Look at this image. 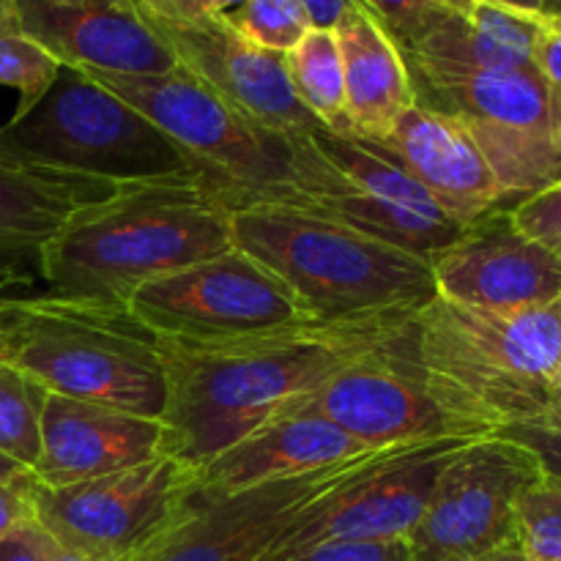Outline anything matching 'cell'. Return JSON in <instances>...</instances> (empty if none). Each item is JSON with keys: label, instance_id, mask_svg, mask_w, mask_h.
Wrapping results in <instances>:
<instances>
[{"label": "cell", "instance_id": "43", "mask_svg": "<svg viewBox=\"0 0 561 561\" xmlns=\"http://www.w3.org/2000/svg\"><path fill=\"white\" fill-rule=\"evenodd\" d=\"M493 3L510 5V9L531 11V14H542V5H540V0H493Z\"/></svg>", "mask_w": 561, "mask_h": 561}, {"label": "cell", "instance_id": "13", "mask_svg": "<svg viewBox=\"0 0 561 561\" xmlns=\"http://www.w3.org/2000/svg\"><path fill=\"white\" fill-rule=\"evenodd\" d=\"M409 323L387 343L356 356L310 392L285 403L277 414H318L370 449L444 438L474 442V436L433 400L411 356Z\"/></svg>", "mask_w": 561, "mask_h": 561}, {"label": "cell", "instance_id": "33", "mask_svg": "<svg viewBox=\"0 0 561 561\" xmlns=\"http://www.w3.org/2000/svg\"><path fill=\"white\" fill-rule=\"evenodd\" d=\"M285 561H414L405 540H334L305 548Z\"/></svg>", "mask_w": 561, "mask_h": 561}, {"label": "cell", "instance_id": "28", "mask_svg": "<svg viewBox=\"0 0 561 561\" xmlns=\"http://www.w3.org/2000/svg\"><path fill=\"white\" fill-rule=\"evenodd\" d=\"M247 42L272 53H290L312 22L299 0H247L236 14L225 16Z\"/></svg>", "mask_w": 561, "mask_h": 561}, {"label": "cell", "instance_id": "45", "mask_svg": "<svg viewBox=\"0 0 561 561\" xmlns=\"http://www.w3.org/2000/svg\"><path fill=\"white\" fill-rule=\"evenodd\" d=\"M438 3H442L444 9H449V11H453V14H460V16H466V14H469L471 9H474V3H477V0H438Z\"/></svg>", "mask_w": 561, "mask_h": 561}, {"label": "cell", "instance_id": "23", "mask_svg": "<svg viewBox=\"0 0 561 561\" xmlns=\"http://www.w3.org/2000/svg\"><path fill=\"white\" fill-rule=\"evenodd\" d=\"M118 186L0 151V250L38 252L80 208Z\"/></svg>", "mask_w": 561, "mask_h": 561}, {"label": "cell", "instance_id": "42", "mask_svg": "<svg viewBox=\"0 0 561 561\" xmlns=\"http://www.w3.org/2000/svg\"><path fill=\"white\" fill-rule=\"evenodd\" d=\"M47 561H93V559L82 557V553L69 551V548H64V546H58V542L49 540V548H47Z\"/></svg>", "mask_w": 561, "mask_h": 561}, {"label": "cell", "instance_id": "4", "mask_svg": "<svg viewBox=\"0 0 561 561\" xmlns=\"http://www.w3.org/2000/svg\"><path fill=\"white\" fill-rule=\"evenodd\" d=\"M233 247L274 274L312 321L403 318L438 296L431 263L310 208H236Z\"/></svg>", "mask_w": 561, "mask_h": 561}, {"label": "cell", "instance_id": "22", "mask_svg": "<svg viewBox=\"0 0 561 561\" xmlns=\"http://www.w3.org/2000/svg\"><path fill=\"white\" fill-rule=\"evenodd\" d=\"M345 75L351 137L378 142L414 107L409 66L389 33L359 5L334 25Z\"/></svg>", "mask_w": 561, "mask_h": 561}, {"label": "cell", "instance_id": "44", "mask_svg": "<svg viewBox=\"0 0 561 561\" xmlns=\"http://www.w3.org/2000/svg\"><path fill=\"white\" fill-rule=\"evenodd\" d=\"M244 3H247V0H211L214 14H219V16L236 14V11H239Z\"/></svg>", "mask_w": 561, "mask_h": 561}, {"label": "cell", "instance_id": "14", "mask_svg": "<svg viewBox=\"0 0 561 561\" xmlns=\"http://www.w3.org/2000/svg\"><path fill=\"white\" fill-rule=\"evenodd\" d=\"M403 449L409 447L373 449L312 474L266 482L228 496H192L184 518L170 526L137 561H261L301 510L359 480Z\"/></svg>", "mask_w": 561, "mask_h": 561}, {"label": "cell", "instance_id": "21", "mask_svg": "<svg viewBox=\"0 0 561 561\" xmlns=\"http://www.w3.org/2000/svg\"><path fill=\"white\" fill-rule=\"evenodd\" d=\"M373 453L318 414H274L195 471V499L228 496L266 482L312 474Z\"/></svg>", "mask_w": 561, "mask_h": 561}, {"label": "cell", "instance_id": "50", "mask_svg": "<svg viewBox=\"0 0 561 561\" xmlns=\"http://www.w3.org/2000/svg\"><path fill=\"white\" fill-rule=\"evenodd\" d=\"M129 3H137V0H129Z\"/></svg>", "mask_w": 561, "mask_h": 561}, {"label": "cell", "instance_id": "7", "mask_svg": "<svg viewBox=\"0 0 561 561\" xmlns=\"http://www.w3.org/2000/svg\"><path fill=\"white\" fill-rule=\"evenodd\" d=\"M82 75L113 91L162 129L186 157H192L203 175L222 190L233 208L255 203L310 208L294 181L285 142L241 118L184 66L162 75Z\"/></svg>", "mask_w": 561, "mask_h": 561}, {"label": "cell", "instance_id": "24", "mask_svg": "<svg viewBox=\"0 0 561 561\" xmlns=\"http://www.w3.org/2000/svg\"><path fill=\"white\" fill-rule=\"evenodd\" d=\"M540 20L542 14L477 0L469 14H449L420 47L403 55L460 69H526L535 66L531 58Z\"/></svg>", "mask_w": 561, "mask_h": 561}, {"label": "cell", "instance_id": "5", "mask_svg": "<svg viewBox=\"0 0 561 561\" xmlns=\"http://www.w3.org/2000/svg\"><path fill=\"white\" fill-rule=\"evenodd\" d=\"M0 362L49 394L162 420V340L129 307L36 294L0 307Z\"/></svg>", "mask_w": 561, "mask_h": 561}, {"label": "cell", "instance_id": "34", "mask_svg": "<svg viewBox=\"0 0 561 561\" xmlns=\"http://www.w3.org/2000/svg\"><path fill=\"white\" fill-rule=\"evenodd\" d=\"M44 290L38 252L0 250V307Z\"/></svg>", "mask_w": 561, "mask_h": 561}, {"label": "cell", "instance_id": "3", "mask_svg": "<svg viewBox=\"0 0 561 561\" xmlns=\"http://www.w3.org/2000/svg\"><path fill=\"white\" fill-rule=\"evenodd\" d=\"M409 345L433 400L474 438L496 436L559 392L561 299L504 312L436 296L411 316Z\"/></svg>", "mask_w": 561, "mask_h": 561}, {"label": "cell", "instance_id": "39", "mask_svg": "<svg viewBox=\"0 0 561 561\" xmlns=\"http://www.w3.org/2000/svg\"><path fill=\"white\" fill-rule=\"evenodd\" d=\"M301 9L310 16L312 27H323V31H334L340 16L354 5V0H299Z\"/></svg>", "mask_w": 561, "mask_h": 561}, {"label": "cell", "instance_id": "8", "mask_svg": "<svg viewBox=\"0 0 561 561\" xmlns=\"http://www.w3.org/2000/svg\"><path fill=\"white\" fill-rule=\"evenodd\" d=\"M414 104L453 115L469 129L502 184L510 208L561 179V140L551 88L535 66L460 69L403 55Z\"/></svg>", "mask_w": 561, "mask_h": 561}, {"label": "cell", "instance_id": "9", "mask_svg": "<svg viewBox=\"0 0 561 561\" xmlns=\"http://www.w3.org/2000/svg\"><path fill=\"white\" fill-rule=\"evenodd\" d=\"M294 181L312 211L348 225L367 239L431 261L453 244L463 225L373 142L332 131L285 142Z\"/></svg>", "mask_w": 561, "mask_h": 561}, {"label": "cell", "instance_id": "15", "mask_svg": "<svg viewBox=\"0 0 561 561\" xmlns=\"http://www.w3.org/2000/svg\"><path fill=\"white\" fill-rule=\"evenodd\" d=\"M466 438L416 444L327 493L296 515L261 561H285L334 540H409L431 504L444 463Z\"/></svg>", "mask_w": 561, "mask_h": 561}, {"label": "cell", "instance_id": "30", "mask_svg": "<svg viewBox=\"0 0 561 561\" xmlns=\"http://www.w3.org/2000/svg\"><path fill=\"white\" fill-rule=\"evenodd\" d=\"M354 3L389 33L400 53L420 47L453 14L438 0H354Z\"/></svg>", "mask_w": 561, "mask_h": 561}, {"label": "cell", "instance_id": "38", "mask_svg": "<svg viewBox=\"0 0 561 561\" xmlns=\"http://www.w3.org/2000/svg\"><path fill=\"white\" fill-rule=\"evenodd\" d=\"M31 485L33 480L22 482V485H5V482H0V540H5L11 531H16L22 524L33 520Z\"/></svg>", "mask_w": 561, "mask_h": 561}, {"label": "cell", "instance_id": "20", "mask_svg": "<svg viewBox=\"0 0 561 561\" xmlns=\"http://www.w3.org/2000/svg\"><path fill=\"white\" fill-rule=\"evenodd\" d=\"M373 146L389 153L433 203L463 228L496 208H510L485 153L453 115L414 104L394 129Z\"/></svg>", "mask_w": 561, "mask_h": 561}, {"label": "cell", "instance_id": "25", "mask_svg": "<svg viewBox=\"0 0 561 561\" xmlns=\"http://www.w3.org/2000/svg\"><path fill=\"white\" fill-rule=\"evenodd\" d=\"M285 69L299 102L327 126V131L351 137L343 58L334 31L310 27L305 38L285 53Z\"/></svg>", "mask_w": 561, "mask_h": 561}, {"label": "cell", "instance_id": "49", "mask_svg": "<svg viewBox=\"0 0 561 561\" xmlns=\"http://www.w3.org/2000/svg\"><path fill=\"white\" fill-rule=\"evenodd\" d=\"M559 389H561V370H559Z\"/></svg>", "mask_w": 561, "mask_h": 561}, {"label": "cell", "instance_id": "32", "mask_svg": "<svg viewBox=\"0 0 561 561\" xmlns=\"http://www.w3.org/2000/svg\"><path fill=\"white\" fill-rule=\"evenodd\" d=\"M515 225L561 263V179L510 208Z\"/></svg>", "mask_w": 561, "mask_h": 561}, {"label": "cell", "instance_id": "31", "mask_svg": "<svg viewBox=\"0 0 561 561\" xmlns=\"http://www.w3.org/2000/svg\"><path fill=\"white\" fill-rule=\"evenodd\" d=\"M499 436L524 444L540 460L546 474L561 480V389L548 400L546 409H540L529 420L507 425L504 431H499Z\"/></svg>", "mask_w": 561, "mask_h": 561}, {"label": "cell", "instance_id": "12", "mask_svg": "<svg viewBox=\"0 0 561 561\" xmlns=\"http://www.w3.org/2000/svg\"><path fill=\"white\" fill-rule=\"evenodd\" d=\"M540 460L507 436H485L449 455L414 531V561H469L518 537V502L540 477Z\"/></svg>", "mask_w": 561, "mask_h": 561}, {"label": "cell", "instance_id": "17", "mask_svg": "<svg viewBox=\"0 0 561 561\" xmlns=\"http://www.w3.org/2000/svg\"><path fill=\"white\" fill-rule=\"evenodd\" d=\"M433 283L442 299L482 310H540L561 299V263L496 208L463 228L433 255Z\"/></svg>", "mask_w": 561, "mask_h": 561}, {"label": "cell", "instance_id": "18", "mask_svg": "<svg viewBox=\"0 0 561 561\" xmlns=\"http://www.w3.org/2000/svg\"><path fill=\"white\" fill-rule=\"evenodd\" d=\"M11 27L60 66L107 75H162L173 49L129 0H9Z\"/></svg>", "mask_w": 561, "mask_h": 561}, {"label": "cell", "instance_id": "19", "mask_svg": "<svg viewBox=\"0 0 561 561\" xmlns=\"http://www.w3.org/2000/svg\"><path fill=\"white\" fill-rule=\"evenodd\" d=\"M162 442L164 425L157 416L47 392L31 474L42 488L99 480L162 455Z\"/></svg>", "mask_w": 561, "mask_h": 561}, {"label": "cell", "instance_id": "6", "mask_svg": "<svg viewBox=\"0 0 561 561\" xmlns=\"http://www.w3.org/2000/svg\"><path fill=\"white\" fill-rule=\"evenodd\" d=\"M0 151L110 184L206 179L146 115L69 66L31 110L0 126Z\"/></svg>", "mask_w": 561, "mask_h": 561}, {"label": "cell", "instance_id": "46", "mask_svg": "<svg viewBox=\"0 0 561 561\" xmlns=\"http://www.w3.org/2000/svg\"><path fill=\"white\" fill-rule=\"evenodd\" d=\"M551 107H553V126H557V135L561 140V88L551 91Z\"/></svg>", "mask_w": 561, "mask_h": 561}, {"label": "cell", "instance_id": "47", "mask_svg": "<svg viewBox=\"0 0 561 561\" xmlns=\"http://www.w3.org/2000/svg\"><path fill=\"white\" fill-rule=\"evenodd\" d=\"M542 14L548 16H561V0H540Z\"/></svg>", "mask_w": 561, "mask_h": 561}, {"label": "cell", "instance_id": "40", "mask_svg": "<svg viewBox=\"0 0 561 561\" xmlns=\"http://www.w3.org/2000/svg\"><path fill=\"white\" fill-rule=\"evenodd\" d=\"M33 474L27 466H22L20 460L9 458L5 453H0V482L5 485H22V482H31Z\"/></svg>", "mask_w": 561, "mask_h": 561}, {"label": "cell", "instance_id": "26", "mask_svg": "<svg viewBox=\"0 0 561 561\" xmlns=\"http://www.w3.org/2000/svg\"><path fill=\"white\" fill-rule=\"evenodd\" d=\"M44 389L0 362V453L33 469L38 458V420Z\"/></svg>", "mask_w": 561, "mask_h": 561}, {"label": "cell", "instance_id": "10", "mask_svg": "<svg viewBox=\"0 0 561 561\" xmlns=\"http://www.w3.org/2000/svg\"><path fill=\"white\" fill-rule=\"evenodd\" d=\"M195 471L170 455L66 488L31 485L33 520L93 561H137L192 507Z\"/></svg>", "mask_w": 561, "mask_h": 561}, {"label": "cell", "instance_id": "35", "mask_svg": "<svg viewBox=\"0 0 561 561\" xmlns=\"http://www.w3.org/2000/svg\"><path fill=\"white\" fill-rule=\"evenodd\" d=\"M531 64H535V69L540 71L542 80L548 82V88H551V91H559L561 88V16L542 14Z\"/></svg>", "mask_w": 561, "mask_h": 561}, {"label": "cell", "instance_id": "2", "mask_svg": "<svg viewBox=\"0 0 561 561\" xmlns=\"http://www.w3.org/2000/svg\"><path fill=\"white\" fill-rule=\"evenodd\" d=\"M233 211L201 175L121 184L38 250L44 294L126 307L142 285L233 250Z\"/></svg>", "mask_w": 561, "mask_h": 561}, {"label": "cell", "instance_id": "11", "mask_svg": "<svg viewBox=\"0 0 561 561\" xmlns=\"http://www.w3.org/2000/svg\"><path fill=\"white\" fill-rule=\"evenodd\" d=\"M126 307L148 332L173 343H225L312 321L239 247L142 285Z\"/></svg>", "mask_w": 561, "mask_h": 561}, {"label": "cell", "instance_id": "29", "mask_svg": "<svg viewBox=\"0 0 561 561\" xmlns=\"http://www.w3.org/2000/svg\"><path fill=\"white\" fill-rule=\"evenodd\" d=\"M518 542L529 561H561V480L542 474L518 502Z\"/></svg>", "mask_w": 561, "mask_h": 561}, {"label": "cell", "instance_id": "27", "mask_svg": "<svg viewBox=\"0 0 561 561\" xmlns=\"http://www.w3.org/2000/svg\"><path fill=\"white\" fill-rule=\"evenodd\" d=\"M60 69L64 66L47 49L16 33L14 27L0 33V85L14 88L20 93L14 115L31 110L58 80Z\"/></svg>", "mask_w": 561, "mask_h": 561}, {"label": "cell", "instance_id": "16", "mask_svg": "<svg viewBox=\"0 0 561 561\" xmlns=\"http://www.w3.org/2000/svg\"><path fill=\"white\" fill-rule=\"evenodd\" d=\"M151 25L179 66L266 135L288 142L327 129L294 93L285 55L247 42L225 16L214 14L192 25Z\"/></svg>", "mask_w": 561, "mask_h": 561}, {"label": "cell", "instance_id": "37", "mask_svg": "<svg viewBox=\"0 0 561 561\" xmlns=\"http://www.w3.org/2000/svg\"><path fill=\"white\" fill-rule=\"evenodd\" d=\"M47 548L49 537L38 529L36 520H27L0 540V561H47Z\"/></svg>", "mask_w": 561, "mask_h": 561}, {"label": "cell", "instance_id": "1", "mask_svg": "<svg viewBox=\"0 0 561 561\" xmlns=\"http://www.w3.org/2000/svg\"><path fill=\"white\" fill-rule=\"evenodd\" d=\"M409 318L305 321L225 343L162 340L168 376L162 455L197 469L272 420L285 403L394 337Z\"/></svg>", "mask_w": 561, "mask_h": 561}, {"label": "cell", "instance_id": "41", "mask_svg": "<svg viewBox=\"0 0 561 561\" xmlns=\"http://www.w3.org/2000/svg\"><path fill=\"white\" fill-rule=\"evenodd\" d=\"M469 561H529V557H526L524 546H520L518 537H515V540L504 542V546L493 548V551H488V553H480V557H474Z\"/></svg>", "mask_w": 561, "mask_h": 561}, {"label": "cell", "instance_id": "36", "mask_svg": "<svg viewBox=\"0 0 561 561\" xmlns=\"http://www.w3.org/2000/svg\"><path fill=\"white\" fill-rule=\"evenodd\" d=\"M148 22L162 25H192L214 16L211 0H137Z\"/></svg>", "mask_w": 561, "mask_h": 561}, {"label": "cell", "instance_id": "48", "mask_svg": "<svg viewBox=\"0 0 561 561\" xmlns=\"http://www.w3.org/2000/svg\"><path fill=\"white\" fill-rule=\"evenodd\" d=\"M11 27V14H9V0H0V33Z\"/></svg>", "mask_w": 561, "mask_h": 561}]
</instances>
